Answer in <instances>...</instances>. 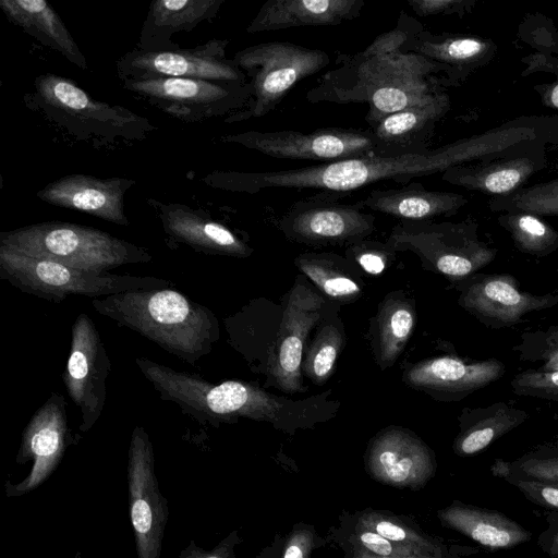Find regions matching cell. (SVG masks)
<instances>
[{
	"mask_svg": "<svg viewBox=\"0 0 558 558\" xmlns=\"http://www.w3.org/2000/svg\"><path fill=\"white\" fill-rule=\"evenodd\" d=\"M410 15L401 11L396 27L379 34L364 50L341 54L339 66L325 73L307 93L311 102L366 104L369 125L404 108L427 102L438 64L405 51Z\"/></svg>",
	"mask_w": 558,
	"mask_h": 558,
	"instance_id": "obj_1",
	"label": "cell"
},
{
	"mask_svg": "<svg viewBox=\"0 0 558 558\" xmlns=\"http://www.w3.org/2000/svg\"><path fill=\"white\" fill-rule=\"evenodd\" d=\"M459 150L460 147L449 146L395 157L371 154L279 171H215L203 181L230 192L253 194L266 189H314L340 197L379 181L409 183L414 178L432 174L457 161Z\"/></svg>",
	"mask_w": 558,
	"mask_h": 558,
	"instance_id": "obj_2",
	"label": "cell"
},
{
	"mask_svg": "<svg viewBox=\"0 0 558 558\" xmlns=\"http://www.w3.org/2000/svg\"><path fill=\"white\" fill-rule=\"evenodd\" d=\"M92 305L189 364L209 354L219 339L213 311L170 288L111 294L93 299Z\"/></svg>",
	"mask_w": 558,
	"mask_h": 558,
	"instance_id": "obj_3",
	"label": "cell"
},
{
	"mask_svg": "<svg viewBox=\"0 0 558 558\" xmlns=\"http://www.w3.org/2000/svg\"><path fill=\"white\" fill-rule=\"evenodd\" d=\"M0 245L95 272L153 259L143 247L99 229L72 222H40L4 231L0 233Z\"/></svg>",
	"mask_w": 558,
	"mask_h": 558,
	"instance_id": "obj_4",
	"label": "cell"
},
{
	"mask_svg": "<svg viewBox=\"0 0 558 558\" xmlns=\"http://www.w3.org/2000/svg\"><path fill=\"white\" fill-rule=\"evenodd\" d=\"M0 278L24 293L61 303L69 295L92 299L137 290L170 288L153 276L112 275L74 268L0 245Z\"/></svg>",
	"mask_w": 558,
	"mask_h": 558,
	"instance_id": "obj_5",
	"label": "cell"
},
{
	"mask_svg": "<svg viewBox=\"0 0 558 558\" xmlns=\"http://www.w3.org/2000/svg\"><path fill=\"white\" fill-rule=\"evenodd\" d=\"M33 100L50 120L81 138L141 140L155 129L144 117L96 100L72 80L51 73L35 78Z\"/></svg>",
	"mask_w": 558,
	"mask_h": 558,
	"instance_id": "obj_6",
	"label": "cell"
},
{
	"mask_svg": "<svg viewBox=\"0 0 558 558\" xmlns=\"http://www.w3.org/2000/svg\"><path fill=\"white\" fill-rule=\"evenodd\" d=\"M232 59L247 77L251 97L242 110L226 118L228 123L268 114L298 82L318 73L330 62L326 51L289 41L253 45L238 51Z\"/></svg>",
	"mask_w": 558,
	"mask_h": 558,
	"instance_id": "obj_7",
	"label": "cell"
},
{
	"mask_svg": "<svg viewBox=\"0 0 558 558\" xmlns=\"http://www.w3.org/2000/svg\"><path fill=\"white\" fill-rule=\"evenodd\" d=\"M122 88L189 123L230 116L242 110L251 97L248 82L153 77L122 81Z\"/></svg>",
	"mask_w": 558,
	"mask_h": 558,
	"instance_id": "obj_8",
	"label": "cell"
},
{
	"mask_svg": "<svg viewBox=\"0 0 558 558\" xmlns=\"http://www.w3.org/2000/svg\"><path fill=\"white\" fill-rule=\"evenodd\" d=\"M393 251H412L428 269L460 282L487 266L496 251L463 227L429 221H400L388 238Z\"/></svg>",
	"mask_w": 558,
	"mask_h": 558,
	"instance_id": "obj_9",
	"label": "cell"
},
{
	"mask_svg": "<svg viewBox=\"0 0 558 558\" xmlns=\"http://www.w3.org/2000/svg\"><path fill=\"white\" fill-rule=\"evenodd\" d=\"M126 477L129 515L137 558H160L169 507L155 473L151 440L140 425L131 435Z\"/></svg>",
	"mask_w": 558,
	"mask_h": 558,
	"instance_id": "obj_10",
	"label": "cell"
},
{
	"mask_svg": "<svg viewBox=\"0 0 558 558\" xmlns=\"http://www.w3.org/2000/svg\"><path fill=\"white\" fill-rule=\"evenodd\" d=\"M337 195L316 193L293 203L280 217L278 228L291 241L307 245L353 244L375 229V217L362 201L344 204Z\"/></svg>",
	"mask_w": 558,
	"mask_h": 558,
	"instance_id": "obj_11",
	"label": "cell"
},
{
	"mask_svg": "<svg viewBox=\"0 0 558 558\" xmlns=\"http://www.w3.org/2000/svg\"><path fill=\"white\" fill-rule=\"evenodd\" d=\"M222 141L280 159L332 162L376 154L371 130L324 128L310 132L246 131L226 135Z\"/></svg>",
	"mask_w": 558,
	"mask_h": 558,
	"instance_id": "obj_12",
	"label": "cell"
},
{
	"mask_svg": "<svg viewBox=\"0 0 558 558\" xmlns=\"http://www.w3.org/2000/svg\"><path fill=\"white\" fill-rule=\"evenodd\" d=\"M227 39H211L194 48L166 51L126 52L117 62L122 81L153 77L198 78L217 82L246 83L247 77L227 57Z\"/></svg>",
	"mask_w": 558,
	"mask_h": 558,
	"instance_id": "obj_13",
	"label": "cell"
},
{
	"mask_svg": "<svg viewBox=\"0 0 558 558\" xmlns=\"http://www.w3.org/2000/svg\"><path fill=\"white\" fill-rule=\"evenodd\" d=\"M111 362L94 322L84 313L74 320L71 345L62 380L73 403L80 409V432L87 433L100 417L107 397L106 381Z\"/></svg>",
	"mask_w": 558,
	"mask_h": 558,
	"instance_id": "obj_14",
	"label": "cell"
},
{
	"mask_svg": "<svg viewBox=\"0 0 558 558\" xmlns=\"http://www.w3.org/2000/svg\"><path fill=\"white\" fill-rule=\"evenodd\" d=\"M65 405L64 397L52 392L23 429L15 461L17 464L32 462V468L21 482H5L7 497H21L38 488L58 468L66 448L76 442L69 427Z\"/></svg>",
	"mask_w": 558,
	"mask_h": 558,
	"instance_id": "obj_15",
	"label": "cell"
},
{
	"mask_svg": "<svg viewBox=\"0 0 558 558\" xmlns=\"http://www.w3.org/2000/svg\"><path fill=\"white\" fill-rule=\"evenodd\" d=\"M459 305L492 329H504L522 323L533 312L558 304V294H534L520 289L510 274H475L459 282Z\"/></svg>",
	"mask_w": 558,
	"mask_h": 558,
	"instance_id": "obj_16",
	"label": "cell"
},
{
	"mask_svg": "<svg viewBox=\"0 0 558 558\" xmlns=\"http://www.w3.org/2000/svg\"><path fill=\"white\" fill-rule=\"evenodd\" d=\"M366 473L376 482L399 488L420 490L435 476V452L418 436L402 427L390 426L369 441L365 457Z\"/></svg>",
	"mask_w": 558,
	"mask_h": 558,
	"instance_id": "obj_17",
	"label": "cell"
},
{
	"mask_svg": "<svg viewBox=\"0 0 558 558\" xmlns=\"http://www.w3.org/2000/svg\"><path fill=\"white\" fill-rule=\"evenodd\" d=\"M324 299L305 284L291 290L269 356V374L286 392L304 391L302 356L308 332L318 322Z\"/></svg>",
	"mask_w": 558,
	"mask_h": 558,
	"instance_id": "obj_18",
	"label": "cell"
},
{
	"mask_svg": "<svg viewBox=\"0 0 558 558\" xmlns=\"http://www.w3.org/2000/svg\"><path fill=\"white\" fill-rule=\"evenodd\" d=\"M505 373V364L497 359L464 361L445 355L413 365L404 373L403 380L439 400L458 401L497 381Z\"/></svg>",
	"mask_w": 558,
	"mask_h": 558,
	"instance_id": "obj_19",
	"label": "cell"
},
{
	"mask_svg": "<svg viewBox=\"0 0 558 558\" xmlns=\"http://www.w3.org/2000/svg\"><path fill=\"white\" fill-rule=\"evenodd\" d=\"M135 181L125 178L99 179L74 173L50 182L37 192L43 202L89 214L106 221L129 226L124 195Z\"/></svg>",
	"mask_w": 558,
	"mask_h": 558,
	"instance_id": "obj_20",
	"label": "cell"
},
{
	"mask_svg": "<svg viewBox=\"0 0 558 558\" xmlns=\"http://www.w3.org/2000/svg\"><path fill=\"white\" fill-rule=\"evenodd\" d=\"M165 233L208 255L248 257L253 250L225 225L178 203H156Z\"/></svg>",
	"mask_w": 558,
	"mask_h": 558,
	"instance_id": "obj_21",
	"label": "cell"
},
{
	"mask_svg": "<svg viewBox=\"0 0 558 558\" xmlns=\"http://www.w3.org/2000/svg\"><path fill=\"white\" fill-rule=\"evenodd\" d=\"M364 0H268L246 27L250 34L303 26H336L361 15Z\"/></svg>",
	"mask_w": 558,
	"mask_h": 558,
	"instance_id": "obj_22",
	"label": "cell"
},
{
	"mask_svg": "<svg viewBox=\"0 0 558 558\" xmlns=\"http://www.w3.org/2000/svg\"><path fill=\"white\" fill-rule=\"evenodd\" d=\"M436 517L441 526L458 532L488 550L511 549L532 538V533L497 510L453 500Z\"/></svg>",
	"mask_w": 558,
	"mask_h": 558,
	"instance_id": "obj_23",
	"label": "cell"
},
{
	"mask_svg": "<svg viewBox=\"0 0 558 558\" xmlns=\"http://www.w3.org/2000/svg\"><path fill=\"white\" fill-rule=\"evenodd\" d=\"M445 108L440 95L420 105L390 113L369 125L376 155L395 157L428 151L433 126Z\"/></svg>",
	"mask_w": 558,
	"mask_h": 558,
	"instance_id": "obj_24",
	"label": "cell"
},
{
	"mask_svg": "<svg viewBox=\"0 0 558 558\" xmlns=\"http://www.w3.org/2000/svg\"><path fill=\"white\" fill-rule=\"evenodd\" d=\"M225 0H154L143 23L138 50L166 51L180 47L171 36L191 32L216 17Z\"/></svg>",
	"mask_w": 558,
	"mask_h": 558,
	"instance_id": "obj_25",
	"label": "cell"
},
{
	"mask_svg": "<svg viewBox=\"0 0 558 558\" xmlns=\"http://www.w3.org/2000/svg\"><path fill=\"white\" fill-rule=\"evenodd\" d=\"M7 19L41 45L86 71L88 63L60 15L45 0H0Z\"/></svg>",
	"mask_w": 558,
	"mask_h": 558,
	"instance_id": "obj_26",
	"label": "cell"
},
{
	"mask_svg": "<svg viewBox=\"0 0 558 558\" xmlns=\"http://www.w3.org/2000/svg\"><path fill=\"white\" fill-rule=\"evenodd\" d=\"M529 418V413L507 402L464 409L459 416L460 430L453 452L461 458L475 456Z\"/></svg>",
	"mask_w": 558,
	"mask_h": 558,
	"instance_id": "obj_27",
	"label": "cell"
},
{
	"mask_svg": "<svg viewBox=\"0 0 558 558\" xmlns=\"http://www.w3.org/2000/svg\"><path fill=\"white\" fill-rule=\"evenodd\" d=\"M459 202L457 195L428 191L418 181L398 189L374 190L362 201L365 207L401 221H428L454 211Z\"/></svg>",
	"mask_w": 558,
	"mask_h": 558,
	"instance_id": "obj_28",
	"label": "cell"
},
{
	"mask_svg": "<svg viewBox=\"0 0 558 558\" xmlns=\"http://www.w3.org/2000/svg\"><path fill=\"white\" fill-rule=\"evenodd\" d=\"M353 514L360 523L392 543L428 555L441 554L448 549L440 538L427 534L412 515L371 507L353 511Z\"/></svg>",
	"mask_w": 558,
	"mask_h": 558,
	"instance_id": "obj_29",
	"label": "cell"
},
{
	"mask_svg": "<svg viewBox=\"0 0 558 558\" xmlns=\"http://www.w3.org/2000/svg\"><path fill=\"white\" fill-rule=\"evenodd\" d=\"M415 326L413 304L399 296L383 303L377 318V361L383 368L392 365L401 354Z\"/></svg>",
	"mask_w": 558,
	"mask_h": 558,
	"instance_id": "obj_30",
	"label": "cell"
},
{
	"mask_svg": "<svg viewBox=\"0 0 558 558\" xmlns=\"http://www.w3.org/2000/svg\"><path fill=\"white\" fill-rule=\"evenodd\" d=\"M302 270L329 298L345 303L362 294L359 282L345 272L340 256L329 253H305L295 260Z\"/></svg>",
	"mask_w": 558,
	"mask_h": 558,
	"instance_id": "obj_31",
	"label": "cell"
},
{
	"mask_svg": "<svg viewBox=\"0 0 558 558\" xmlns=\"http://www.w3.org/2000/svg\"><path fill=\"white\" fill-rule=\"evenodd\" d=\"M325 538L328 544L331 543L340 549L354 548L379 557L428 555L386 539L375 531L360 523L353 512L348 510L341 511L338 517V524L329 527Z\"/></svg>",
	"mask_w": 558,
	"mask_h": 558,
	"instance_id": "obj_32",
	"label": "cell"
},
{
	"mask_svg": "<svg viewBox=\"0 0 558 558\" xmlns=\"http://www.w3.org/2000/svg\"><path fill=\"white\" fill-rule=\"evenodd\" d=\"M344 345L342 331L332 324L324 326L306 352L303 369L316 385L324 384L331 373Z\"/></svg>",
	"mask_w": 558,
	"mask_h": 558,
	"instance_id": "obj_33",
	"label": "cell"
},
{
	"mask_svg": "<svg viewBox=\"0 0 558 558\" xmlns=\"http://www.w3.org/2000/svg\"><path fill=\"white\" fill-rule=\"evenodd\" d=\"M514 351L521 362L539 364L538 371H558V329L549 326L525 331Z\"/></svg>",
	"mask_w": 558,
	"mask_h": 558,
	"instance_id": "obj_34",
	"label": "cell"
},
{
	"mask_svg": "<svg viewBox=\"0 0 558 558\" xmlns=\"http://www.w3.org/2000/svg\"><path fill=\"white\" fill-rule=\"evenodd\" d=\"M495 461L513 474L558 485V445L539 446L512 461Z\"/></svg>",
	"mask_w": 558,
	"mask_h": 558,
	"instance_id": "obj_35",
	"label": "cell"
},
{
	"mask_svg": "<svg viewBox=\"0 0 558 558\" xmlns=\"http://www.w3.org/2000/svg\"><path fill=\"white\" fill-rule=\"evenodd\" d=\"M519 248L527 254L545 256L558 246V235L533 216H521L510 227Z\"/></svg>",
	"mask_w": 558,
	"mask_h": 558,
	"instance_id": "obj_36",
	"label": "cell"
},
{
	"mask_svg": "<svg viewBox=\"0 0 558 558\" xmlns=\"http://www.w3.org/2000/svg\"><path fill=\"white\" fill-rule=\"evenodd\" d=\"M490 472L495 477L504 480L518 488L531 502L550 511H558V485L513 474L495 460L490 465Z\"/></svg>",
	"mask_w": 558,
	"mask_h": 558,
	"instance_id": "obj_37",
	"label": "cell"
},
{
	"mask_svg": "<svg viewBox=\"0 0 558 558\" xmlns=\"http://www.w3.org/2000/svg\"><path fill=\"white\" fill-rule=\"evenodd\" d=\"M510 386L520 397L558 401V371H523L511 379Z\"/></svg>",
	"mask_w": 558,
	"mask_h": 558,
	"instance_id": "obj_38",
	"label": "cell"
},
{
	"mask_svg": "<svg viewBox=\"0 0 558 558\" xmlns=\"http://www.w3.org/2000/svg\"><path fill=\"white\" fill-rule=\"evenodd\" d=\"M327 544L325 536L318 534L314 524L300 521L286 534L280 558H312L316 549Z\"/></svg>",
	"mask_w": 558,
	"mask_h": 558,
	"instance_id": "obj_39",
	"label": "cell"
},
{
	"mask_svg": "<svg viewBox=\"0 0 558 558\" xmlns=\"http://www.w3.org/2000/svg\"><path fill=\"white\" fill-rule=\"evenodd\" d=\"M389 244L361 240L350 245L351 256L367 274L379 275L386 268L388 257L395 253Z\"/></svg>",
	"mask_w": 558,
	"mask_h": 558,
	"instance_id": "obj_40",
	"label": "cell"
},
{
	"mask_svg": "<svg viewBox=\"0 0 558 558\" xmlns=\"http://www.w3.org/2000/svg\"><path fill=\"white\" fill-rule=\"evenodd\" d=\"M242 543L238 530L231 531L214 548L205 549L191 539L178 558H236L235 549Z\"/></svg>",
	"mask_w": 558,
	"mask_h": 558,
	"instance_id": "obj_41",
	"label": "cell"
},
{
	"mask_svg": "<svg viewBox=\"0 0 558 558\" xmlns=\"http://www.w3.org/2000/svg\"><path fill=\"white\" fill-rule=\"evenodd\" d=\"M520 207L538 214H558V184L541 190L531 191L520 199Z\"/></svg>",
	"mask_w": 558,
	"mask_h": 558,
	"instance_id": "obj_42",
	"label": "cell"
},
{
	"mask_svg": "<svg viewBox=\"0 0 558 558\" xmlns=\"http://www.w3.org/2000/svg\"><path fill=\"white\" fill-rule=\"evenodd\" d=\"M547 527L538 535V547L549 557L558 558V511L546 514Z\"/></svg>",
	"mask_w": 558,
	"mask_h": 558,
	"instance_id": "obj_43",
	"label": "cell"
},
{
	"mask_svg": "<svg viewBox=\"0 0 558 558\" xmlns=\"http://www.w3.org/2000/svg\"><path fill=\"white\" fill-rule=\"evenodd\" d=\"M520 179L521 174L517 169H502L490 173L485 180V186L489 192L505 193L513 189Z\"/></svg>",
	"mask_w": 558,
	"mask_h": 558,
	"instance_id": "obj_44",
	"label": "cell"
},
{
	"mask_svg": "<svg viewBox=\"0 0 558 558\" xmlns=\"http://www.w3.org/2000/svg\"><path fill=\"white\" fill-rule=\"evenodd\" d=\"M286 535L277 533L270 544L263 547L255 558H280Z\"/></svg>",
	"mask_w": 558,
	"mask_h": 558,
	"instance_id": "obj_45",
	"label": "cell"
},
{
	"mask_svg": "<svg viewBox=\"0 0 558 558\" xmlns=\"http://www.w3.org/2000/svg\"><path fill=\"white\" fill-rule=\"evenodd\" d=\"M341 550L344 554V558H447L448 555V549L447 551L438 555H414L409 557H379L354 548H342Z\"/></svg>",
	"mask_w": 558,
	"mask_h": 558,
	"instance_id": "obj_46",
	"label": "cell"
},
{
	"mask_svg": "<svg viewBox=\"0 0 558 558\" xmlns=\"http://www.w3.org/2000/svg\"><path fill=\"white\" fill-rule=\"evenodd\" d=\"M447 558H463L460 547L457 545L448 547Z\"/></svg>",
	"mask_w": 558,
	"mask_h": 558,
	"instance_id": "obj_47",
	"label": "cell"
},
{
	"mask_svg": "<svg viewBox=\"0 0 558 558\" xmlns=\"http://www.w3.org/2000/svg\"><path fill=\"white\" fill-rule=\"evenodd\" d=\"M551 102L558 108V85L551 92Z\"/></svg>",
	"mask_w": 558,
	"mask_h": 558,
	"instance_id": "obj_48",
	"label": "cell"
},
{
	"mask_svg": "<svg viewBox=\"0 0 558 558\" xmlns=\"http://www.w3.org/2000/svg\"><path fill=\"white\" fill-rule=\"evenodd\" d=\"M74 558H84L81 551H76Z\"/></svg>",
	"mask_w": 558,
	"mask_h": 558,
	"instance_id": "obj_49",
	"label": "cell"
},
{
	"mask_svg": "<svg viewBox=\"0 0 558 558\" xmlns=\"http://www.w3.org/2000/svg\"><path fill=\"white\" fill-rule=\"evenodd\" d=\"M554 327H555L556 329H558V325H555Z\"/></svg>",
	"mask_w": 558,
	"mask_h": 558,
	"instance_id": "obj_50",
	"label": "cell"
}]
</instances>
